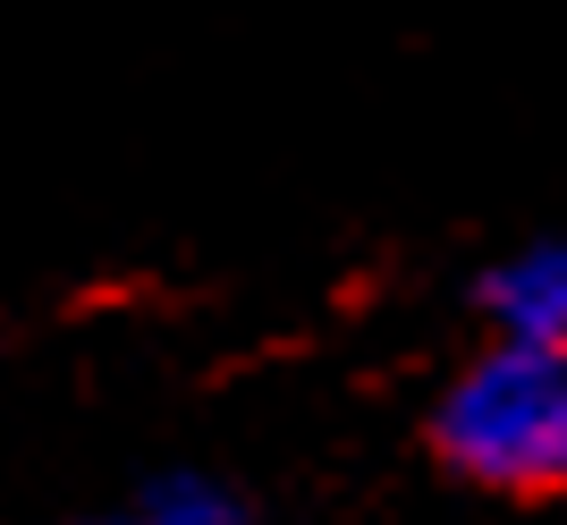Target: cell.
<instances>
[{
	"mask_svg": "<svg viewBox=\"0 0 567 525\" xmlns=\"http://www.w3.org/2000/svg\"><path fill=\"white\" fill-rule=\"evenodd\" d=\"M432 441L466 483L543 501L567 492V357L543 348H483V357L441 390Z\"/></svg>",
	"mask_w": 567,
	"mask_h": 525,
	"instance_id": "obj_1",
	"label": "cell"
},
{
	"mask_svg": "<svg viewBox=\"0 0 567 525\" xmlns=\"http://www.w3.org/2000/svg\"><path fill=\"white\" fill-rule=\"evenodd\" d=\"M483 313L499 348H543L567 357V238H534L483 271Z\"/></svg>",
	"mask_w": 567,
	"mask_h": 525,
	"instance_id": "obj_2",
	"label": "cell"
},
{
	"mask_svg": "<svg viewBox=\"0 0 567 525\" xmlns=\"http://www.w3.org/2000/svg\"><path fill=\"white\" fill-rule=\"evenodd\" d=\"M94 525H262L255 517V501L237 492V483H220V475H153V483H136L127 501L111 508V517H94Z\"/></svg>",
	"mask_w": 567,
	"mask_h": 525,
	"instance_id": "obj_3",
	"label": "cell"
}]
</instances>
